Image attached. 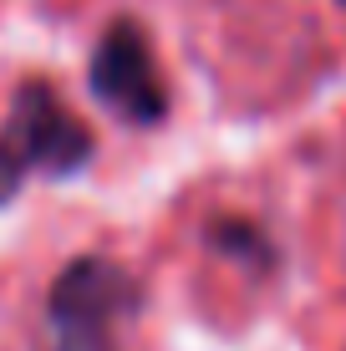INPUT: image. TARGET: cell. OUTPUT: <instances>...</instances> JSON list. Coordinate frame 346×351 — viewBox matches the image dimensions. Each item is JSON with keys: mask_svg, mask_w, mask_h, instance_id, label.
I'll use <instances>...</instances> for the list:
<instances>
[{"mask_svg": "<svg viewBox=\"0 0 346 351\" xmlns=\"http://www.w3.org/2000/svg\"><path fill=\"white\" fill-rule=\"evenodd\" d=\"M26 173H31V168L21 163L16 153L5 148V143H0V204H5V199H16V189H21V178H26Z\"/></svg>", "mask_w": 346, "mask_h": 351, "instance_id": "5", "label": "cell"}, {"mask_svg": "<svg viewBox=\"0 0 346 351\" xmlns=\"http://www.w3.org/2000/svg\"><path fill=\"white\" fill-rule=\"evenodd\" d=\"M341 5H346V0H341Z\"/></svg>", "mask_w": 346, "mask_h": 351, "instance_id": "6", "label": "cell"}, {"mask_svg": "<svg viewBox=\"0 0 346 351\" xmlns=\"http://www.w3.org/2000/svg\"><path fill=\"white\" fill-rule=\"evenodd\" d=\"M92 97H97L102 107H112L123 123H158L163 112H169V87H163L158 77V62H153V46L143 26L133 21H112L107 36L97 41V51H92Z\"/></svg>", "mask_w": 346, "mask_h": 351, "instance_id": "2", "label": "cell"}, {"mask_svg": "<svg viewBox=\"0 0 346 351\" xmlns=\"http://www.w3.org/2000/svg\"><path fill=\"white\" fill-rule=\"evenodd\" d=\"M0 143L26 168H41V173H77L92 163V128L71 117L46 82H26L16 92Z\"/></svg>", "mask_w": 346, "mask_h": 351, "instance_id": "3", "label": "cell"}, {"mask_svg": "<svg viewBox=\"0 0 346 351\" xmlns=\"http://www.w3.org/2000/svg\"><path fill=\"white\" fill-rule=\"evenodd\" d=\"M204 239H209L214 255L240 260L245 270H270V265H275V250H270L265 229L249 224V219H240V214H219V219L209 224V234H204Z\"/></svg>", "mask_w": 346, "mask_h": 351, "instance_id": "4", "label": "cell"}, {"mask_svg": "<svg viewBox=\"0 0 346 351\" xmlns=\"http://www.w3.org/2000/svg\"><path fill=\"white\" fill-rule=\"evenodd\" d=\"M143 306L138 275L117 260L82 255L46 290V321L56 331V351H117V326Z\"/></svg>", "mask_w": 346, "mask_h": 351, "instance_id": "1", "label": "cell"}]
</instances>
